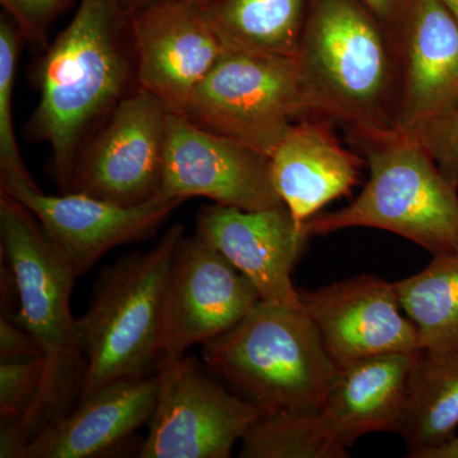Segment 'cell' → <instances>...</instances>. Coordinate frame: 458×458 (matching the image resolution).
Returning <instances> with one entry per match:
<instances>
[{
    "instance_id": "6",
    "label": "cell",
    "mask_w": 458,
    "mask_h": 458,
    "mask_svg": "<svg viewBox=\"0 0 458 458\" xmlns=\"http://www.w3.org/2000/svg\"><path fill=\"white\" fill-rule=\"evenodd\" d=\"M369 180L348 207L312 216L309 236L369 227L393 232L433 256L458 250V195L417 140L396 134L361 143Z\"/></svg>"
},
{
    "instance_id": "31",
    "label": "cell",
    "mask_w": 458,
    "mask_h": 458,
    "mask_svg": "<svg viewBox=\"0 0 458 458\" xmlns=\"http://www.w3.org/2000/svg\"><path fill=\"white\" fill-rule=\"evenodd\" d=\"M119 2L123 11L128 14H131L138 11V9L152 4V3L161 2V0H119ZM200 2H204V0H200Z\"/></svg>"
},
{
    "instance_id": "20",
    "label": "cell",
    "mask_w": 458,
    "mask_h": 458,
    "mask_svg": "<svg viewBox=\"0 0 458 458\" xmlns=\"http://www.w3.org/2000/svg\"><path fill=\"white\" fill-rule=\"evenodd\" d=\"M458 352L419 349L409 377L400 436L409 457L428 454L456 437Z\"/></svg>"
},
{
    "instance_id": "15",
    "label": "cell",
    "mask_w": 458,
    "mask_h": 458,
    "mask_svg": "<svg viewBox=\"0 0 458 458\" xmlns=\"http://www.w3.org/2000/svg\"><path fill=\"white\" fill-rule=\"evenodd\" d=\"M195 234L241 271L261 301L304 310L292 270L310 236L285 205L264 210L210 205L199 212Z\"/></svg>"
},
{
    "instance_id": "30",
    "label": "cell",
    "mask_w": 458,
    "mask_h": 458,
    "mask_svg": "<svg viewBox=\"0 0 458 458\" xmlns=\"http://www.w3.org/2000/svg\"><path fill=\"white\" fill-rule=\"evenodd\" d=\"M427 458H458V437L428 454Z\"/></svg>"
},
{
    "instance_id": "28",
    "label": "cell",
    "mask_w": 458,
    "mask_h": 458,
    "mask_svg": "<svg viewBox=\"0 0 458 458\" xmlns=\"http://www.w3.org/2000/svg\"><path fill=\"white\" fill-rule=\"evenodd\" d=\"M41 357L38 343L12 319L0 318V360Z\"/></svg>"
},
{
    "instance_id": "13",
    "label": "cell",
    "mask_w": 458,
    "mask_h": 458,
    "mask_svg": "<svg viewBox=\"0 0 458 458\" xmlns=\"http://www.w3.org/2000/svg\"><path fill=\"white\" fill-rule=\"evenodd\" d=\"M131 16L140 89L182 114L227 50L200 0H161Z\"/></svg>"
},
{
    "instance_id": "4",
    "label": "cell",
    "mask_w": 458,
    "mask_h": 458,
    "mask_svg": "<svg viewBox=\"0 0 458 458\" xmlns=\"http://www.w3.org/2000/svg\"><path fill=\"white\" fill-rule=\"evenodd\" d=\"M183 237L185 227L177 223L152 249L123 256L96 279L89 309L77 319L87 360L81 399L120 379L157 372L168 279Z\"/></svg>"
},
{
    "instance_id": "12",
    "label": "cell",
    "mask_w": 458,
    "mask_h": 458,
    "mask_svg": "<svg viewBox=\"0 0 458 458\" xmlns=\"http://www.w3.org/2000/svg\"><path fill=\"white\" fill-rule=\"evenodd\" d=\"M254 284L200 237H183L165 293L159 358H180L240 324L259 303Z\"/></svg>"
},
{
    "instance_id": "14",
    "label": "cell",
    "mask_w": 458,
    "mask_h": 458,
    "mask_svg": "<svg viewBox=\"0 0 458 458\" xmlns=\"http://www.w3.org/2000/svg\"><path fill=\"white\" fill-rule=\"evenodd\" d=\"M336 369L354 361L420 349L417 328L401 315L394 283L373 276L301 293Z\"/></svg>"
},
{
    "instance_id": "21",
    "label": "cell",
    "mask_w": 458,
    "mask_h": 458,
    "mask_svg": "<svg viewBox=\"0 0 458 458\" xmlns=\"http://www.w3.org/2000/svg\"><path fill=\"white\" fill-rule=\"evenodd\" d=\"M225 47L295 56L303 30V0H204Z\"/></svg>"
},
{
    "instance_id": "17",
    "label": "cell",
    "mask_w": 458,
    "mask_h": 458,
    "mask_svg": "<svg viewBox=\"0 0 458 458\" xmlns=\"http://www.w3.org/2000/svg\"><path fill=\"white\" fill-rule=\"evenodd\" d=\"M158 373L120 379L81 399L65 418L27 445L22 458L107 454L149 423L158 401Z\"/></svg>"
},
{
    "instance_id": "32",
    "label": "cell",
    "mask_w": 458,
    "mask_h": 458,
    "mask_svg": "<svg viewBox=\"0 0 458 458\" xmlns=\"http://www.w3.org/2000/svg\"><path fill=\"white\" fill-rule=\"evenodd\" d=\"M442 2L458 21V0H442Z\"/></svg>"
},
{
    "instance_id": "11",
    "label": "cell",
    "mask_w": 458,
    "mask_h": 458,
    "mask_svg": "<svg viewBox=\"0 0 458 458\" xmlns=\"http://www.w3.org/2000/svg\"><path fill=\"white\" fill-rule=\"evenodd\" d=\"M159 194L185 201L207 198L242 210L284 205L271 179L270 157L174 113L167 117Z\"/></svg>"
},
{
    "instance_id": "22",
    "label": "cell",
    "mask_w": 458,
    "mask_h": 458,
    "mask_svg": "<svg viewBox=\"0 0 458 458\" xmlns=\"http://www.w3.org/2000/svg\"><path fill=\"white\" fill-rule=\"evenodd\" d=\"M394 289L420 349L458 352V250L433 256L426 269L394 283Z\"/></svg>"
},
{
    "instance_id": "24",
    "label": "cell",
    "mask_w": 458,
    "mask_h": 458,
    "mask_svg": "<svg viewBox=\"0 0 458 458\" xmlns=\"http://www.w3.org/2000/svg\"><path fill=\"white\" fill-rule=\"evenodd\" d=\"M25 42L20 27L3 12L0 16V172L36 185L21 157L12 119L18 62Z\"/></svg>"
},
{
    "instance_id": "3",
    "label": "cell",
    "mask_w": 458,
    "mask_h": 458,
    "mask_svg": "<svg viewBox=\"0 0 458 458\" xmlns=\"http://www.w3.org/2000/svg\"><path fill=\"white\" fill-rule=\"evenodd\" d=\"M355 0H318L295 53L303 116L330 117L360 143L399 134L393 41Z\"/></svg>"
},
{
    "instance_id": "1",
    "label": "cell",
    "mask_w": 458,
    "mask_h": 458,
    "mask_svg": "<svg viewBox=\"0 0 458 458\" xmlns=\"http://www.w3.org/2000/svg\"><path fill=\"white\" fill-rule=\"evenodd\" d=\"M40 101L23 135L47 143L60 194L78 159L123 99L140 89L131 16L119 0H81L77 13L33 65Z\"/></svg>"
},
{
    "instance_id": "2",
    "label": "cell",
    "mask_w": 458,
    "mask_h": 458,
    "mask_svg": "<svg viewBox=\"0 0 458 458\" xmlns=\"http://www.w3.org/2000/svg\"><path fill=\"white\" fill-rule=\"evenodd\" d=\"M2 259L16 279L20 309L12 318L38 343L44 369L31 408L17 423L27 445L80 403L87 377L71 295L78 274L35 216L0 191Z\"/></svg>"
},
{
    "instance_id": "23",
    "label": "cell",
    "mask_w": 458,
    "mask_h": 458,
    "mask_svg": "<svg viewBox=\"0 0 458 458\" xmlns=\"http://www.w3.org/2000/svg\"><path fill=\"white\" fill-rule=\"evenodd\" d=\"M242 458H343L348 445L321 409H285L256 419L243 434Z\"/></svg>"
},
{
    "instance_id": "8",
    "label": "cell",
    "mask_w": 458,
    "mask_h": 458,
    "mask_svg": "<svg viewBox=\"0 0 458 458\" xmlns=\"http://www.w3.org/2000/svg\"><path fill=\"white\" fill-rule=\"evenodd\" d=\"M159 394L140 458H228L258 406L229 393L195 358H159Z\"/></svg>"
},
{
    "instance_id": "27",
    "label": "cell",
    "mask_w": 458,
    "mask_h": 458,
    "mask_svg": "<svg viewBox=\"0 0 458 458\" xmlns=\"http://www.w3.org/2000/svg\"><path fill=\"white\" fill-rule=\"evenodd\" d=\"M73 0H0L5 13L20 27L33 51L49 47V32L57 17Z\"/></svg>"
},
{
    "instance_id": "5",
    "label": "cell",
    "mask_w": 458,
    "mask_h": 458,
    "mask_svg": "<svg viewBox=\"0 0 458 458\" xmlns=\"http://www.w3.org/2000/svg\"><path fill=\"white\" fill-rule=\"evenodd\" d=\"M208 369L264 414L321 409L336 366L304 310L259 301L240 324L203 345Z\"/></svg>"
},
{
    "instance_id": "26",
    "label": "cell",
    "mask_w": 458,
    "mask_h": 458,
    "mask_svg": "<svg viewBox=\"0 0 458 458\" xmlns=\"http://www.w3.org/2000/svg\"><path fill=\"white\" fill-rule=\"evenodd\" d=\"M408 137L424 147L445 180L458 189V98Z\"/></svg>"
},
{
    "instance_id": "10",
    "label": "cell",
    "mask_w": 458,
    "mask_h": 458,
    "mask_svg": "<svg viewBox=\"0 0 458 458\" xmlns=\"http://www.w3.org/2000/svg\"><path fill=\"white\" fill-rule=\"evenodd\" d=\"M0 191L35 216L78 276L92 269L114 247L152 237L185 203L162 194L135 207H120L80 192L47 195L38 185L2 172Z\"/></svg>"
},
{
    "instance_id": "29",
    "label": "cell",
    "mask_w": 458,
    "mask_h": 458,
    "mask_svg": "<svg viewBox=\"0 0 458 458\" xmlns=\"http://www.w3.org/2000/svg\"><path fill=\"white\" fill-rule=\"evenodd\" d=\"M361 2L372 12L373 16L379 18L382 22H390L396 7V0H361Z\"/></svg>"
},
{
    "instance_id": "16",
    "label": "cell",
    "mask_w": 458,
    "mask_h": 458,
    "mask_svg": "<svg viewBox=\"0 0 458 458\" xmlns=\"http://www.w3.org/2000/svg\"><path fill=\"white\" fill-rule=\"evenodd\" d=\"M399 44L396 131L412 135L458 98V21L442 0H411Z\"/></svg>"
},
{
    "instance_id": "9",
    "label": "cell",
    "mask_w": 458,
    "mask_h": 458,
    "mask_svg": "<svg viewBox=\"0 0 458 458\" xmlns=\"http://www.w3.org/2000/svg\"><path fill=\"white\" fill-rule=\"evenodd\" d=\"M168 114L155 96L135 89L84 149L69 192L120 207L156 198L164 176Z\"/></svg>"
},
{
    "instance_id": "19",
    "label": "cell",
    "mask_w": 458,
    "mask_h": 458,
    "mask_svg": "<svg viewBox=\"0 0 458 458\" xmlns=\"http://www.w3.org/2000/svg\"><path fill=\"white\" fill-rule=\"evenodd\" d=\"M417 352L373 355L337 369L321 412L348 447L366 434H399Z\"/></svg>"
},
{
    "instance_id": "7",
    "label": "cell",
    "mask_w": 458,
    "mask_h": 458,
    "mask_svg": "<svg viewBox=\"0 0 458 458\" xmlns=\"http://www.w3.org/2000/svg\"><path fill=\"white\" fill-rule=\"evenodd\" d=\"M182 116L271 157L304 117L295 57L227 47Z\"/></svg>"
},
{
    "instance_id": "18",
    "label": "cell",
    "mask_w": 458,
    "mask_h": 458,
    "mask_svg": "<svg viewBox=\"0 0 458 458\" xmlns=\"http://www.w3.org/2000/svg\"><path fill=\"white\" fill-rule=\"evenodd\" d=\"M270 165L276 192L304 231L322 207L351 192L360 180L361 161L339 143L327 123L304 119L274 150Z\"/></svg>"
},
{
    "instance_id": "25",
    "label": "cell",
    "mask_w": 458,
    "mask_h": 458,
    "mask_svg": "<svg viewBox=\"0 0 458 458\" xmlns=\"http://www.w3.org/2000/svg\"><path fill=\"white\" fill-rule=\"evenodd\" d=\"M41 357L0 363V423H21L31 408L40 386Z\"/></svg>"
}]
</instances>
